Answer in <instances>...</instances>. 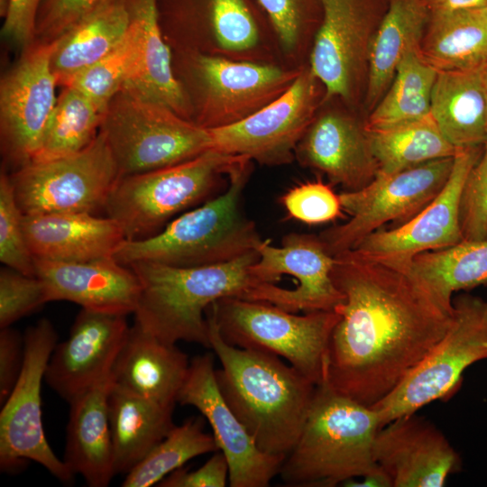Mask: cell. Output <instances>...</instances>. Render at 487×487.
<instances>
[{"label":"cell","mask_w":487,"mask_h":487,"mask_svg":"<svg viewBox=\"0 0 487 487\" xmlns=\"http://www.w3.org/2000/svg\"><path fill=\"white\" fill-rule=\"evenodd\" d=\"M335 257L331 277L343 293L330 336L324 379L339 393L372 407L390 394L442 338L453 301L409 268Z\"/></svg>","instance_id":"1"},{"label":"cell","mask_w":487,"mask_h":487,"mask_svg":"<svg viewBox=\"0 0 487 487\" xmlns=\"http://www.w3.org/2000/svg\"><path fill=\"white\" fill-rule=\"evenodd\" d=\"M210 348L225 402L269 455L286 457L306 421L317 385L277 355L228 345L207 310Z\"/></svg>","instance_id":"2"},{"label":"cell","mask_w":487,"mask_h":487,"mask_svg":"<svg viewBox=\"0 0 487 487\" xmlns=\"http://www.w3.org/2000/svg\"><path fill=\"white\" fill-rule=\"evenodd\" d=\"M258 258L255 251L209 266L174 267L151 262L129 265L141 284L135 322L163 342L186 341L210 348L207 308L224 298L253 300L265 283L251 271Z\"/></svg>","instance_id":"3"},{"label":"cell","mask_w":487,"mask_h":487,"mask_svg":"<svg viewBox=\"0 0 487 487\" xmlns=\"http://www.w3.org/2000/svg\"><path fill=\"white\" fill-rule=\"evenodd\" d=\"M381 427L377 410L339 393L323 379L279 475L293 487H334L362 478L379 466L373 445Z\"/></svg>","instance_id":"4"},{"label":"cell","mask_w":487,"mask_h":487,"mask_svg":"<svg viewBox=\"0 0 487 487\" xmlns=\"http://www.w3.org/2000/svg\"><path fill=\"white\" fill-rule=\"evenodd\" d=\"M251 160L244 159L228 175V186L202 206L170 221L157 234L125 240L114 258L129 266L151 262L174 267H200L231 262L257 250L262 238L241 207Z\"/></svg>","instance_id":"5"},{"label":"cell","mask_w":487,"mask_h":487,"mask_svg":"<svg viewBox=\"0 0 487 487\" xmlns=\"http://www.w3.org/2000/svg\"><path fill=\"white\" fill-rule=\"evenodd\" d=\"M244 158L210 149L183 162L121 177L104 210L127 241L152 237L173 216L207 199Z\"/></svg>","instance_id":"6"},{"label":"cell","mask_w":487,"mask_h":487,"mask_svg":"<svg viewBox=\"0 0 487 487\" xmlns=\"http://www.w3.org/2000/svg\"><path fill=\"white\" fill-rule=\"evenodd\" d=\"M207 311L228 345L277 355L316 385L323 381L330 336L340 318L336 311L297 315L267 302L238 298L221 299Z\"/></svg>","instance_id":"7"},{"label":"cell","mask_w":487,"mask_h":487,"mask_svg":"<svg viewBox=\"0 0 487 487\" xmlns=\"http://www.w3.org/2000/svg\"><path fill=\"white\" fill-rule=\"evenodd\" d=\"M99 131L120 178L183 162L211 149L207 129L124 89L108 104Z\"/></svg>","instance_id":"8"},{"label":"cell","mask_w":487,"mask_h":487,"mask_svg":"<svg viewBox=\"0 0 487 487\" xmlns=\"http://www.w3.org/2000/svg\"><path fill=\"white\" fill-rule=\"evenodd\" d=\"M482 360H487V299L459 294L453 298V320L446 334L390 394L372 406L381 427L449 397L461 385L464 372Z\"/></svg>","instance_id":"9"},{"label":"cell","mask_w":487,"mask_h":487,"mask_svg":"<svg viewBox=\"0 0 487 487\" xmlns=\"http://www.w3.org/2000/svg\"><path fill=\"white\" fill-rule=\"evenodd\" d=\"M23 216L94 214L104 209L120 178L104 134L82 151L47 161H32L9 175Z\"/></svg>","instance_id":"10"},{"label":"cell","mask_w":487,"mask_h":487,"mask_svg":"<svg viewBox=\"0 0 487 487\" xmlns=\"http://www.w3.org/2000/svg\"><path fill=\"white\" fill-rule=\"evenodd\" d=\"M22 371L0 412V468L17 472L27 461L43 466L60 482L75 475L50 446L41 418V382L58 335L51 322L40 319L24 335Z\"/></svg>","instance_id":"11"},{"label":"cell","mask_w":487,"mask_h":487,"mask_svg":"<svg viewBox=\"0 0 487 487\" xmlns=\"http://www.w3.org/2000/svg\"><path fill=\"white\" fill-rule=\"evenodd\" d=\"M454 157L443 158L392 174H376L364 188L339 194L347 222L319 234L333 256L356 247L366 236L389 222L401 225L427 207L442 190Z\"/></svg>","instance_id":"12"},{"label":"cell","mask_w":487,"mask_h":487,"mask_svg":"<svg viewBox=\"0 0 487 487\" xmlns=\"http://www.w3.org/2000/svg\"><path fill=\"white\" fill-rule=\"evenodd\" d=\"M192 120L206 129L236 124L281 96L300 69L196 54L192 60Z\"/></svg>","instance_id":"13"},{"label":"cell","mask_w":487,"mask_h":487,"mask_svg":"<svg viewBox=\"0 0 487 487\" xmlns=\"http://www.w3.org/2000/svg\"><path fill=\"white\" fill-rule=\"evenodd\" d=\"M322 23L315 36L309 69L325 98L354 103L367 81L371 48L381 14L376 0H319Z\"/></svg>","instance_id":"14"},{"label":"cell","mask_w":487,"mask_h":487,"mask_svg":"<svg viewBox=\"0 0 487 487\" xmlns=\"http://www.w3.org/2000/svg\"><path fill=\"white\" fill-rule=\"evenodd\" d=\"M319 85L309 68L301 69L293 84L266 106L236 124L207 129L211 149L264 165L290 162L316 117Z\"/></svg>","instance_id":"15"},{"label":"cell","mask_w":487,"mask_h":487,"mask_svg":"<svg viewBox=\"0 0 487 487\" xmlns=\"http://www.w3.org/2000/svg\"><path fill=\"white\" fill-rule=\"evenodd\" d=\"M256 251L259 258L251 271L259 280L271 283L263 302L306 313L332 311L344 301L331 277L335 257L318 235L290 233L281 246L262 240Z\"/></svg>","instance_id":"16"},{"label":"cell","mask_w":487,"mask_h":487,"mask_svg":"<svg viewBox=\"0 0 487 487\" xmlns=\"http://www.w3.org/2000/svg\"><path fill=\"white\" fill-rule=\"evenodd\" d=\"M482 146L456 149L449 178L438 195L409 221L366 236L352 251L364 260L409 268L415 256L463 241L460 225L462 191Z\"/></svg>","instance_id":"17"},{"label":"cell","mask_w":487,"mask_h":487,"mask_svg":"<svg viewBox=\"0 0 487 487\" xmlns=\"http://www.w3.org/2000/svg\"><path fill=\"white\" fill-rule=\"evenodd\" d=\"M53 49L54 41L29 46L1 79V151L16 170L32 161L57 102Z\"/></svg>","instance_id":"18"},{"label":"cell","mask_w":487,"mask_h":487,"mask_svg":"<svg viewBox=\"0 0 487 487\" xmlns=\"http://www.w3.org/2000/svg\"><path fill=\"white\" fill-rule=\"evenodd\" d=\"M177 402L195 407L207 420L228 462L229 486L266 487L280 473L285 458L262 452L223 398L212 354L197 355L189 363Z\"/></svg>","instance_id":"19"},{"label":"cell","mask_w":487,"mask_h":487,"mask_svg":"<svg viewBox=\"0 0 487 487\" xmlns=\"http://www.w3.org/2000/svg\"><path fill=\"white\" fill-rule=\"evenodd\" d=\"M129 328L124 315L82 308L57 343L44 381L69 403L112 373Z\"/></svg>","instance_id":"20"},{"label":"cell","mask_w":487,"mask_h":487,"mask_svg":"<svg viewBox=\"0 0 487 487\" xmlns=\"http://www.w3.org/2000/svg\"><path fill=\"white\" fill-rule=\"evenodd\" d=\"M373 456L392 487H442L462 467L459 454L443 432L416 413L380 427Z\"/></svg>","instance_id":"21"},{"label":"cell","mask_w":487,"mask_h":487,"mask_svg":"<svg viewBox=\"0 0 487 487\" xmlns=\"http://www.w3.org/2000/svg\"><path fill=\"white\" fill-rule=\"evenodd\" d=\"M295 155L301 165L324 173L345 191L364 188L378 171L364 122L339 111L316 115Z\"/></svg>","instance_id":"22"},{"label":"cell","mask_w":487,"mask_h":487,"mask_svg":"<svg viewBox=\"0 0 487 487\" xmlns=\"http://www.w3.org/2000/svg\"><path fill=\"white\" fill-rule=\"evenodd\" d=\"M34 266L49 302L67 300L85 309L124 316L137 308L140 280L131 267L114 257L79 262L34 259Z\"/></svg>","instance_id":"23"},{"label":"cell","mask_w":487,"mask_h":487,"mask_svg":"<svg viewBox=\"0 0 487 487\" xmlns=\"http://www.w3.org/2000/svg\"><path fill=\"white\" fill-rule=\"evenodd\" d=\"M33 259L79 262L114 257L126 240L119 224L94 214L23 215Z\"/></svg>","instance_id":"24"},{"label":"cell","mask_w":487,"mask_h":487,"mask_svg":"<svg viewBox=\"0 0 487 487\" xmlns=\"http://www.w3.org/2000/svg\"><path fill=\"white\" fill-rule=\"evenodd\" d=\"M189 363L176 344L160 340L135 322L129 328L112 377L119 388L174 408Z\"/></svg>","instance_id":"25"},{"label":"cell","mask_w":487,"mask_h":487,"mask_svg":"<svg viewBox=\"0 0 487 487\" xmlns=\"http://www.w3.org/2000/svg\"><path fill=\"white\" fill-rule=\"evenodd\" d=\"M112 373L69 404L64 463L90 487H106L115 475L108 417Z\"/></svg>","instance_id":"26"},{"label":"cell","mask_w":487,"mask_h":487,"mask_svg":"<svg viewBox=\"0 0 487 487\" xmlns=\"http://www.w3.org/2000/svg\"><path fill=\"white\" fill-rule=\"evenodd\" d=\"M430 114L455 149L482 146L487 140V97L482 69L437 70Z\"/></svg>","instance_id":"27"},{"label":"cell","mask_w":487,"mask_h":487,"mask_svg":"<svg viewBox=\"0 0 487 487\" xmlns=\"http://www.w3.org/2000/svg\"><path fill=\"white\" fill-rule=\"evenodd\" d=\"M430 12L423 0H390L374 35L368 64L365 105H377L403 59L419 52Z\"/></svg>","instance_id":"28"},{"label":"cell","mask_w":487,"mask_h":487,"mask_svg":"<svg viewBox=\"0 0 487 487\" xmlns=\"http://www.w3.org/2000/svg\"><path fill=\"white\" fill-rule=\"evenodd\" d=\"M173 409L113 384L108 417L115 474H127L166 436Z\"/></svg>","instance_id":"29"},{"label":"cell","mask_w":487,"mask_h":487,"mask_svg":"<svg viewBox=\"0 0 487 487\" xmlns=\"http://www.w3.org/2000/svg\"><path fill=\"white\" fill-rule=\"evenodd\" d=\"M125 2L131 15L142 26L143 50L138 74L123 89L192 120L190 97L173 73L171 53L161 32L157 0Z\"/></svg>","instance_id":"30"},{"label":"cell","mask_w":487,"mask_h":487,"mask_svg":"<svg viewBox=\"0 0 487 487\" xmlns=\"http://www.w3.org/2000/svg\"><path fill=\"white\" fill-rule=\"evenodd\" d=\"M419 53L436 70L485 67L487 7L430 13Z\"/></svg>","instance_id":"31"},{"label":"cell","mask_w":487,"mask_h":487,"mask_svg":"<svg viewBox=\"0 0 487 487\" xmlns=\"http://www.w3.org/2000/svg\"><path fill=\"white\" fill-rule=\"evenodd\" d=\"M131 22L125 0H112L54 41L51 70L63 86L111 51Z\"/></svg>","instance_id":"32"},{"label":"cell","mask_w":487,"mask_h":487,"mask_svg":"<svg viewBox=\"0 0 487 487\" xmlns=\"http://www.w3.org/2000/svg\"><path fill=\"white\" fill-rule=\"evenodd\" d=\"M366 131L378 166L377 174H392L431 161L454 157L456 152L430 113L409 123Z\"/></svg>","instance_id":"33"},{"label":"cell","mask_w":487,"mask_h":487,"mask_svg":"<svg viewBox=\"0 0 487 487\" xmlns=\"http://www.w3.org/2000/svg\"><path fill=\"white\" fill-rule=\"evenodd\" d=\"M437 70L419 52L406 56L390 87L364 121L366 129L398 125L430 113V100Z\"/></svg>","instance_id":"34"},{"label":"cell","mask_w":487,"mask_h":487,"mask_svg":"<svg viewBox=\"0 0 487 487\" xmlns=\"http://www.w3.org/2000/svg\"><path fill=\"white\" fill-rule=\"evenodd\" d=\"M105 112L81 91L66 87L57 98L32 161L60 159L87 147L99 133Z\"/></svg>","instance_id":"35"},{"label":"cell","mask_w":487,"mask_h":487,"mask_svg":"<svg viewBox=\"0 0 487 487\" xmlns=\"http://www.w3.org/2000/svg\"><path fill=\"white\" fill-rule=\"evenodd\" d=\"M409 268L453 301L454 292L487 285V238L422 253L414 257Z\"/></svg>","instance_id":"36"},{"label":"cell","mask_w":487,"mask_h":487,"mask_svg":"<svg viewBox=\"0 0 487 487\" xmlns=\"http://www.w3.org/2000/svg\"><path fill=\"white\" fill-rule=\"evenodd\" d=\"M204 419L192 417L173 426L166 436L125 476L124 487L158 484L189 460L218 450L213 435L204 431Z\"/></svg>","instance_id":"37"},{"label":"cell","mask_w":487,"mask_h":487,"mask_svg":"<svg viewBox=\"0 0 487 487\" xmlns=\"http://www.w3.org/2000/svg\"><path fill=\"white\" fill-rule=\"evenodd\" d=\"M129 28L122 41L100 60L69 79L71 87L106 110L112 98L139 72L143 50L142 29L131 15Z\"/></svg>","instance_id":"38"},{"label":"cell","mask_w":487,"mask_h":487,"mask_svg":"<svg viewBox=\"0 0 487 487\" xmlns=\"http://www.w3.org/2000/svg\"><path fill=\"white\" fill-rule=\"evenodd\" d=\"M209 11L212 34L221 51L245 52L258 44V27L244 0H210Z\"/></svg>","instance_id":"39"},{"label":"cell","mask_w":487,"mask_h":487,"mask_svg":"<svg viewBox=\"0 0 487 487\" xmlns=\"http://www.w3.org/2000/svg\"><path fill=\"white\" fill-rule=\"evenodd\" d=\"M0 261L25 275L35 276L34 259L28 248L23 214L18 207L9 175H0Z\"/></svg>","instance_id":"40"},{"label":"cell","mask_w":487,"mask_h":487,"mask_svg":"<svg viewBox=\"0 0 487 487\" xmlns=\"http://www.w3.org/2000/svg\"><path fill=\"white\" fill-rule=\"evenodd\" d=\"M280 203L288 216L308 225H318L343 217L339 194L321 180L308 181L285 192Z\"/></svg>","instance_id":"41"},{"label":"cell","mask_w":487,"mask_h":487,"mask_svg":"<svg viewBox=\"0 0 487 487\" xmlns=\"http://www.w3.org/2000/svg\"><path fill=\"white\" fill-rule=\"evenodd\" d=\"M49 302L44 283L10 267L0 271V328L34 312Z\"/></svg>","instance_id":"42"},{"label":"cell","mask_w":487,"mask_h":487,"mask_svg":"<svg viewBox=\"0 0 487 487\" xmlns=\"http://www.w3.org/2000/svg\"><path fill=\"white\" fill-rule=\"evenodd\" d=\"M460 225L463 241L487 238V140L464 185Z\"/></svg>","instance_id":"43"},{"label":"cell","mask_w":487,"mask_h":487,"mask_svg":"<svg viewBox=\"0 0 487 487\" xmlns=\"http://www.w3.org/2000/svg\"><path fill=\"white\" fill-rule=\"evenodd\" d=\"M112 0H43L36 32L41 42L57 40L67 31Z\"/></svg>","instance_id":"44"},{"label":"cell","mask_w":487,"mask_h":487,"mask_svg":"<svg viewBox=\"0 0 487 487\" xmlns=\"http://www.w3.org/2000/svg\"><path fill=\"white\" fill-rule=\"evenodd\" d=\"M267 13L285 52L299 51L308 26V0H257Z\"/></svg>","instance_id":"45"},{"label":"cell","mask_w":487,"mask_h":487,"mask_svg":"<svg viewBox=\"0 0 487 487\" xmlns=\"http://www.w3.org/2000/svg\"><path fill=\"white\" fill-rule=\"evenodd\" d=\"M229 478V465L225 455L217 450L199 468L188 471L180 467L157 485L161 487H225Z\"/></svg>","instance_id":"46"},{"label":"cell","mask_w":487,"mask_h":487,"mask_svg":"<svg viewBox=\"0 0 487 487\" xmlns=\"http://www.w3.org/2000/svg\"><path fill=\"white\" fill-rule=\"evenodd\" d=\"M24 360V340L10 327L0 331V403L9 396L16 383Z\"/></svg>","instance_id":"47"},{"label":"cell","mask_w":487,"mask_h":487,"mask_svg":"<svg viewBox=\"0 0 487 487\" xmlns=\"http://www.w3.org/2000/svg\"><path fill=\"white\" fill-rule=\"evenodd\" d=\"M41 1L11 0L2 35L18 47H29L35 35Z\"/></svg>","instance_id":"48"},{"label":"cell","mask_w":487,"mask_h":487,"mask_svg":"<svg viewBox=\"0 0 487 487\" xmlns=\"http://www.w3.org/2000/svg\"><path fill=\"white\" fill-rule=\"evenodd\" d=\"M430 13L487 7V0H423Z\"/></svg>","instance_id":"49"},{"label":"cell","mask_w":487,"mask_h":487,"mask_svg":"<svg viewBox=\"0 0 487 487\" xmlns=\"http://www.w3.org/2000/svg\"><path fill=\"white\" fill-rule=\"evenodd\" d=\"M343 485L350 487H392V482L389 475L378 466L375 470L362 477L361 480L351 479Z\"/></svg>","instance_id":"50"},{"label":"cell","mask_w":487,"mask_h":487,"mask_svg":"<svg viewBox=\"0 0 487 487\" xmlns=\"http://www.w3.org/2000/svg\"><path fill=\"white\" fill-rule=\"evenodd\" d=\"M11 0H0V14L2 17H5L7 15L9 7H10Z\"/></svg>","instance_id":"51"},{"label":"cell","mask_w":487,"mask_h":487,"mask_svg":"<svg viewBox=\"0 0 487 487\" xmlns=\"http://www.w3.org/2000/svg\"><path fill=\"white\" fill-rule=\"evenodd\" d=\"M482 81H483L486 97H487V65L482 68Z\"/></svg>","instance_id":"52"}]
</instances>
